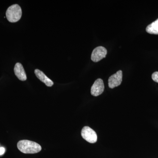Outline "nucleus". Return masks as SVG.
<instances>
[{
    "instance_id": "obj_1",
    "label": "nucleus",
    "mask_w": 158,
    "mask_h": 158,
    "mask_svg": "<svg viewBox=\"0 0 158 158\" xmlns=\"http://www.w3.org/2000/svg\"><path fill=\"white\" fill-rule=\"evenodd\" d=\"M17 148L20 151L25 154L37 153L40 152L42 148L38 143L27 140L19 141Z\"/></svg>"
},
{
    "instance_id": "obj_2",
    "label": "nucleus",
    "mask_w": 158,
    "mask_h": 158,
    "mask_svg": "<svg viewBox=\"0 0 158 158\" xmlns=\"http://www.w3.org/2000/svg\"><path fill=\"white\" fill-rule=\"evenodd\" d=\"M22 15V11L19 5L15 4L8 8L6 12L7 19L10 23L19 21Z\"/></svg>"
},
{
    "instance_id": "obj_3",
    "label": "nucleus",
    "mask_w": 158,
    "mask_h": 158,
    "mask_svg": "<svg viewBox=\"0 0 158 158\" xmlns=\"http://www.w3.org/2000/svg\"><path fill=\"white\" fill-rule=\"evenodd\" d=\"M82 138L90 143H95L97 141V135L95 131L89 127L83 128L81 131Z\"/></svg>"
},
{
    "instance_id": "obj_4",
    "label": "nucleus",
    "mask_w": 158,
    "mask_h": 158,
    "mask_svg": "<svg viewBox=\"0 0 158 158\" xmlns=\"http://www.w3.org/2000/svg\"><path fill=\"white\" fill-rule=\"evenodd\" d=\"M107 53L106 49L103 47L99 46L93 50L91 56V59L94 62H98L105 58Z\"/></svg>"
},
{
    "instance_id": "obj_5",
    "label": "nucleus",
    "mask_w": 158,
    "mask_h": 158,
    "mask_svg": "<svg viewBox=\"0 0 158 158\" xmlns=\"http://www.w3.org/2000/svg\"><path fill=\"white\" fill-rule=\"evenodd\" d=\"M123 73L121 70H118L109 78L108 85L110 88H114L121 85L122 81Z\"/></svg>"
},
{
    "instance_id": "obj_6",
    "label": "nucleus",
    "mask_w": 158,
    "mask_h": 158,
    "mask_svg": "<svg viewBox=\"0 0 158 158\" xmlns=\"http://www.w3.org/2000/svg\"><path fill=\"white\" fill-rule=\"evenodd\" d=\"M104 88L103 81L101 79H98L91 87L90 93L94 96H98L103 92Z\"/></svg>"
},
{
    "instance_id": "obj_7",
    "label": "nucleus",
    "mask_w": 158,
    "mask_h": 158,
    "mask_svg": "<svg viewBox=\"0 0 158 158\" xmlns=\"http://www.w3.org/2000/svg\"><path fill=\"white\" fill-rule=\"evenodd\" d=\"M14 73L16 77L21 81H25L27 79L24 69L23 65L19 62L16 63L14 67Z\"/></svg>"
},
{
    "instance_id": "obj_8",
    "label": "nucleus",
    "mask_w": 158,
    "mask_h": 158,
    "mask_svg": "<svg viewBox=\"0 0 158 158\" xmlns=\"http://www.w3.org/2000/svg\"><path fill=\"white\" fill-rule=\"evenodd\" d=\"M34 73L37 78L39 79L43 83H44L48 87H52L53 85V82L51 79L49 78L47 76L41 71L38 69H36L34 71Z\"/></svg>"
},
{
    "instance_id": "obj_9",
    "label": "nucleus",
    "mask_w": 158,
    "mask_h": 158,
    "mask_svg": "<svg viewBox=\"0 0 158 158\" xmlns=\"http://www.w3.org/2000/svg\"><path fill=\"white\" fill-rule=\"evenodd\" d=\"M146 31L148 34L158 35V19L147 26Z\"/></svg>"
},
{
    "instance_id": "obj_10",
    "label": "nucleus",
    "mask_w": 158,
    "mask_h": 158,
    "mask_svg": "<svg viewBox=\"0 0 158 158\" xmlns=\"http://www.w3.org/2000/svg\"><path fill=\"white\" fill-rule=\"evenodd\" d=\"M152 77L155 82L158 83V72H155L154 73L152 76Z\"/></svg>"
},
{
    "instance_id": "obj_11",
    "label": "nucleus",
    "mask_w": 158,
    "mask_h": 158,
    "mask_svg": "<svg viewBox=\"0 0 158 158\" xmlns=\"http://www.w3.org/2000/svg\"><path fill=\"white\" fill-rule=\"evenodd\" d=\"M5 152V148L3 147L0 148V155H2Z\"/></svg>"
}]
</instances>
